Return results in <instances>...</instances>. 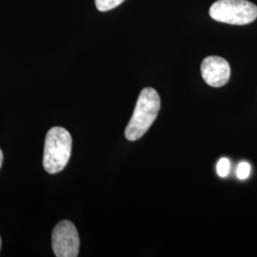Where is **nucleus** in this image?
<instances>
[{"label": "nucleus", "mask_w": 257, "mask_h": 257, "mask_svg": "<svg viewBox=\"0 0 257 257\" xmlns=\"http://www.w3.org/2000/svg\"><path fill=\"white\" fill-rule=\"evenodd\" d=\"M159 94L153 88H145L140 92L133 116L125 130V137L130 141L142 138L151 128L160 110Z\"/></svg>", "instance_id": "nucleus-1"}, {"label": "nucleus", "mask_w": 257, "mask_h": 257, "mask_svg": "<svg viewBox=\"0 0 257 257\" xmlns=\"http://www.w3.org/2000/svg\"><path fill=\"white\" fill-rule=\"evenodd\" d=\"M73 140L70 133L62 127H54L47 134L43 167L49 174L61 172L71 157Z\"/></svg>", "instance_id": "nucleus-2"}, {"label": "nucleus", "mask_w": 257, "mask_h": 257, "mask_svg": "<svg viewBox=\"0 0 257 257\" xmlns=\"http://www.w3.org/2000/svg\"><path fill=\"white\" fill-rule=\"evenodd\" d=\"M212 19L231 25H247L257 19V6L248 0H217L210 8Z\"/></svg>", "instance_id": "nucleus-3"}, {"label": "nucleus", "mask_w": 257, "mask_h": 257, "mask_svg": "<svg viewBox=\"0 0 257 257\" xmlns=\"http://www.w3.org/2000/svg\"><path fill=\"white\" fill-rule=\"evenodd\" d=\"M52 244L55 256L76 257L80 240L78 232L71 221H60L53 230Z\"/></svg>", "instance_id": "nucleus-4"}, {"label": "nucleus", "mask_w": 257, "mask_h": 257, "mask_svg": "<svg viewBox=\"0 0 257 257\" xmlns=\"http://www.w3.org/2000/svg\"><path fill=\"white\" fill-rule=\"evenodd\" d=\"M201 74L208 85L216 88L222 87L230 79V64L220 56H208L201 64Z\"/></svg>", "instance_id": "nucleus-5"}, {"label": "nucleus", "mask_w": 257, "mask_h": 257, "mask_svg": "<svg viewBox=\"0 0 257 257\" xmlns=\"http://www.w3.org/2000/svg\"><path fill=\"white\" fill-rule=\"evenodd\" d=\"M125 0H95L96 8L100 12H107L119 6Z\"/></svg>", "instance_id": "nucleus-6"}, {"label": "nucleus", "mask_w": 257, "mask_h": 257, "mask_svg": "<svg viewBox=\"0 0 257 257\" xmlns=\"http://www.w3.org/2000/svg\"><path fill=\"white\" fill-rule=\"evenodd\" d=\"M230 160L228 158H221L216 166V171L218 175L220 177H226L230 173Z\"/></svg>", "instance_id": "nucleus-7"}, {"label": "nucleus", "mask_w": 257, "mask_h": 257, "mask_svg": "<svg viewBox=\"0 0 257 257\" xmlns=\"http://www.w3.org/2000/svg\"><path fill=\"white\" fill-rule=\"evenodd\" d=\"M236 175L239 179H246L248 178L250 175V165L248 162H241L239 163L237 170H236Z\"/></svg>", "instance_id": "nucleus-8"}, {"label": "nucleus", "mask_w": 257, "mask_h": 257, "mask_svg": "<svg viewBox=\"0 0 257 257\" xmlns=\"http://www.w3.org/2000/svg\"><path fill=\"white\" fill-rule=\"evenodd\" d=\"M2 162H3V153H2V151L0 149V168H1V165H2Z\"/></svg>", "instance_id": "nucleus-9"}, {"label": "nucleus", "mask_w": 257, "mask_h": 257, "mask_svg": "<svg viewBox=\"0 0 257 257\" xmlns=\"http://www.w3.org/2000/svg\"><path fill=\"white\" fill-rule=\"evenodd\" d=\"M0 248H1V238H0Z\"/></svg>", "instance_id": "nucleus-10"}]
</instances>
